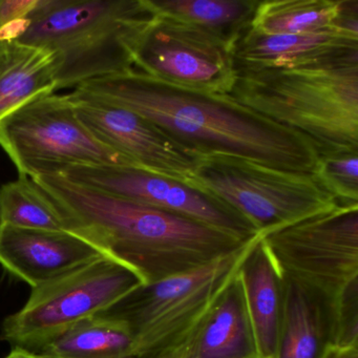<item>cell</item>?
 <instances>
[{"mask_svg": "<svg viewBox=\"0 0 358 358\" xmlns=\"http://www.w3.org/2000/svg\"><path fill=\"white\" fill-rule=\"evenodd\" d=\"M76 89L141 115L194 156L227 155L271 169L314 173L318 154L301 134L222 94L183 89L136 69Z\"/></svg>", "mask_w": 358, "mask_h": 358, "instance_id": "cell-1", "label": "cell"}, {"mask_svg": "<svg viewBox=\"0 0 358 358\" xmlns=\"http://www.w3.org/2000/svg\"><path fill=\"white\" fill-rule=\"evenodd\" d=\"M32 179L59 209L66 231L133 270L143 285L202 267L247 242L183 215L72 183L57 173Z\"/></svg>", "mask_w": 358, "mask_h": 358, "instance_id": "cell-2", "label": "cell"}, {"mask_svg": "<svg viewBox=\"0 0 358 358\" xmlns=\"http://www.w3.org/2000/svg\"><path fill=\"white\" fill-rule=\"evenodd\" d=\"M156 16L150 0H34L0 38L51 53L58 91L134 69V45Z\"/></svg>", "mask_w": 358, "mask_h": 358, "instance_id": "cell-3", "label": "cell"}, {"mask_svg": "<svg viewBox=\"0 0 358 358\" xmlns=\"http://www.w3.org/2000/svg\"><path fill=\"white\" fill-rule=\"evenodd\" d=\"M236 71L234 101L301 134L318 156L358 152V60Z\"/></svg>", "mask_w": 358, "mask_h": 358, "instance_id": "cell-4", "label": "cell"}, {"mask_svg": "<svg viewBox=\"0 0 358 358\" xmlns=\"http://www.w3.org/2000/svg\"><path fill=\"white\" fill-rule=\"evenodd\" d=\"M285 278L322 303L328 341L358 345V206L331 210L262 234Z\"/></svg>", "mask_w": 358, "mask_h": 358, "instance_id": "cell-5", "label": "cell"}, {"mask_svg": "<svg viewBox=\"0 0 358 358\" xmlns=\"http://www.w3.org/2000/svg\"><path fill=\"white\" fill-rule=\"evenodd\" d=\"M261 234L202 267L142 285L100 312L124 324L129 358H192L203 330Z\"/></svg>", "mask_w": 358, "mask_h": 358, "instance_id": "cell-6", "label": "cell"}, {"mask_svg": "<svg viewBox=\"0 0 358 358\" xmlns=\"http://www.w3.org/2000/svg\"><path fill=\"white\" fill-rule=\"evenodd\" d=\"M190 184L227 205L261 234L337 206L314 173L227 155L201 157Z\"/></svg>", "mask_w": 358, "mask_h": 358, "instance_id": "cell-7", "label": "cell"}, {"mask_svg": "<svg viewBox=\"0 0 358 358\" xmlns=\"http://www.w3.org/2000/svg\"><path fill=\"white\" fill-rule=\"evenodd\" d=\"M139 276L119 262L101 257L66 275L32 289L26 305L6 318L3 338L34 352L80 320L108 309L142 286Z\"/></svg>", "mask_w": 358, "mask_h": 358, "instance_id": "cell-8", "label": "cell"}, {"mask_svg": "<svg viewBox=\"0 0 358 358\" xmlns=\"http://www.w3.org/2000/svg\"><path fill=\"white\" fill-rule=\"evenodd\" d=\"M0 146L30 178L72 164L135 166L92 135L68 95L55 93L29 100L0 121Z\"/></svg>", "mask_w": 358, "mask_h": 358, "instance_id": "cell-9", "label": "cell"}, {"mask_svg": "<svg viewBox=\"0 0 358 358\" xmlns=\"http://www.w3.org/2000/svg\"><path fill=\"white\" fill-rule=\"evenodd\" d=\"M133 59L136 70L183 89L227 95L236 80L229 41L164 14L142 31Z\"/></svg>", "mask_w": 358, "mask_h": 358, "instance_id": "cell-10", "label": "cell"}, {"mask_svg": "<svg viewBox=\"0 0 358 358\" xmlns=\"http://www.w3.org/2000/svg\"><path fill=\"white\" fill-rule=\"evenodd\" d=\"M52 173L110 196L183 215L241 241L259 234L244 217L210 194L141 167L72 164Z\"/></svg>", "mask_w": 358, "mask_h": 358, "instance_id": "cell-11", "label": "cell"}, {"mask_svg": "<svg viewBox=\"0 0 358 358\" xmlns=\"http://www.w3.org/2000/svg\"><path fill=\"white\" fill-rule=\"evenodd\" d=\"M75 113L92 135L135 166L189 183L199 157L176 143L141 115L75 89Z\"/></svg>", "mask_w": 358, "mask_h": 358, "instance_id": "cell-12", "label": "cell"}, {"mask_svg": "<svg viewBox=\"0 0 358 358\" xmlns=\"http://www.w3.org/2000/svg\"><path fill=\"white\" fill-rule=\"evenodd\" d=\"M106 257L64 230L27 229L0 224V265L33 288Z\"/></svg>", "mask_w": 358, "mask_h": 358, "instance_id": "cell-13", "label": "cell"}, {"mask_svg": "<svg viewBox=\"0 0 358 358\" xmlns=\"http://www.w3.org/2000/svg\"><path fill=\"white\" fill-rule=\"evenodd\" d=\"M238 68H291L358 60V34L331 30L308 34H266L249 24L231 45Z\"/></svg>", "mask_w": 358, "mask_h": 358, "instance_id": "cell-14", "label": "cell"}, {"mask_svg": "<svg viewBox=\"0 0 358 358\" xmlns=\"http://www.w3.org/2000/svg\"><path fill=\"white\" fill-rule=\"evenodd\" d=\"M238 280L255 354L262 358H278L282 278L261 238L238 271Z\"/></svg>", "mask_w": 358, "mask_h": 358, "instance_id": "cell-15", "label": "cell"}, {"mask_svg": "<svg viewBox=\"0 0 358 358\" xmlns=\"http://www.w3.org/2000/svg\"><path fill=\"white\" fill-rule=\"evenodd\" d=\"M55 92L51 53L0 38V121L29 100Z\"/></svg>", "mask_w": 358, "mask_h": 358, "instance_id": "cell-16", "label": "cell"}, {"mask_svg": "<svg viewBox=\"0 0 358 358\" xmlns=\"http://www.w3.org/2000/svg\"><path fill=\"white\" fill-rule=\"evenodd\" d=\"M328 331L322 303L282 278L278 358H318L328 341Z\"/></svg>", "mask_w": 358, "mask_h": 358, "instance_id": "cell-17", "label": "cell"}, {"mask_svg": "<svg viewBox=\"0 0 358 358\" xmlns=\"http://www.w3.org/2000/svg\"><path fill=\"white\" fill-rule=\"evenodd\" d=\"M131 345L124 324L96 314L62 331L32 353L45 358H129Z\"/></svg>", "mask_w": 358, "mask_h": 358, "instance_id": "cell-18", "label": "cell"}, {"mask_svg": "<svg viewBox=\"0 0 358 358\" xmlns=\"http://www.w3.org/2000/svg\"><path fill=\"white\" fill-rule=\"evenodd\" d=\"M255 355L238 275L207 322L192 358H247Z\"/></svg>", "mask_w": 358, "mask_h": 358, "instance_id": "cell-19", "label": "cell"}, {"mask_svg": "<svg viewBox=\"0 0 358 358\" xmlns=\"http://www.w3.org/2000/svg\"><path fill=\"white\" fill-rule=\"evenodd\" d=\"M343 5L345 0H264L257 3L250 27L266 34L336 30Z\"/></svg>", "mask_w": 358, "mask_h": 358, "instance_id": "cell-20", "label": "cell"}, {"mask_svg": "<svg viewBox=\"0 0 358 358\" xmlns=\"http://www.w3.org/2000/svg\"><path fill=\"white\" fill-rule=\"evenodd\" d=\"M157 13L205 29L230 43L250 24L259 0H150Z\"/></svg>", "mask_w": 358, "mask_h": 358, "instance_id": "cell-21", "label": "cell"}, {"mask_svg": "<svg viewBox=\"0 0 358 358\" xmlns=\"http://www.w3.org/2000/svg\"><path fill=\"white\" fill-rule=\"evenodd\" d=\"M0 224L27 229L66 230L64 217L49 194L28 176L0 187Z\"/></svg>", "mask_w": 358, "mask_h": 358, "instance_id": "cell-22", "label": "cell"}, {"mask_svg": "<svg viewBox=\"0 0 358 358\" xmlns=\"http://www.w3.org/2000/svg\"><path fill=\"white\" fill-rule=\"evenodd\" d=\"M317 181L341 206H358V152L320 155Z\"/></svg>", "mask_w": 358, "mask_h": 358, "instance_id": "cell-23", "label": "cell"}, {"mask_svg": "<svg viewBox=\"0 0 358 358\" xmlns=\"http://www.w3.org/2000/svg\"><path fill=\"white\" fill-rule=\"evenodd\" d=\"M34 0H0V29L26 14Z\"/></svg>", "mask_w": 358, "mask_h": 358, "instance_id": "cell-24", "label": "cell"}, {"mask_svg": "<svg viewBox=\"0 0 358 358\" xmlns=\"http://www.w3.org/2000/svg\"><path fill=\"white\" fill-rule=\"evenodd\" d=\"M318 358H358V345H338L326 343Z\"/></svg>", "mask_w": 358, "mask_h": 358, "instance_id": "cell-25", "label": "cell"}, {"mask_svg": "<svg viewBox=\"0 0 358 358\" xmlns=\"http://www.w3.org/2000/svg\"><path fill=\"white\" fill-rule=\"evenodd\" d=\"M5 358H45L38 354L32 353V352L27 351V350L18 349L13 348L11 353L6 356Z\"/></svg>", "mask_w": 358, "mask_h": 358, "instance_id": "cell-26", "label": "cell"}, {"mask_svg": "<svg viewBox=\"0 0 358 358\" xmlns=\"http://www.w3.org/2000/svg\"><path fill=\"white\" fill-rule=\"evenodd\" d=\"M247 358H262V357H259V356H257V354H255V355H252V356H250V357H247Z\"/></svg>", "mask_w": 358, "mask_h": 358, "instance_id": "cell-27", "label": "cell"}]
</instances>
